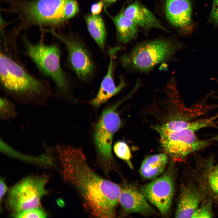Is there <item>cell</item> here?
Here are the masks:
<instances>
[{"instance_id": "obj_6", "label": "cell", "mask_w": 218, "mask_h": 218, "mask_svg": "<svg viewBox=\"0 0 218 218\" xmlns=\"http://www.w3.org/2000/svg\"><path fill=\"white\" fill-rule=\"evenodd\" d=\"M48 180L46 176L28 177L12 187L7 201L13 216L40 207L41 198L48 192L45 189Z\"/></svg>"}, {"instance_id": "obj_15", "label": "cell", "mask_w": 218, "mask_h": 218, "mask_svg": "<svg viewBox=\"0 0 218 218\" xmlns=\"http://www.w3.org/2000/svg\"><path fill=\"white\" fill-rule=\"evenodd\" d=\"M203 198L200 188L191 184L184 187L180 193L175 217L192 218Z\"/></svg>"}, {"instance_id": "obj_20", "label": "cell", "mask_w": 218, "mask_h": 218, "mask_svg": "<svg viewBox=\"0 0 218 218\" xmlns=\"http://www.w3.org/2000/svg\"><path fill=\"white\" fill-rule=\"evenodd\" d=\"M18 115L14 103L6 96L0 99V119L6 121L16 118Z\"/></svg>"}, {"instance_id": "obj_29", "label": "cell", "mask_w": 218, "mask_h": 218, "mask_svg": "<svg viewBox=\"0 0 218 218\" xmlns=\"http://www.w3.org/2000/svg\"><path fill=\"white\" fill-rule=\"evenodd\" d=\"M117 0H103L104 4V10H106L107 7L116 2Z\"/></svg>"}, {"instance_id": "obj_9", "label": "cell", "mask_w": 218, "mask_h": 218, "mask_svg": "<svg viewBox=\"0 0 218 218\" xmlns=\"http://www.w3.org/2000/svg\"><path fill=\"white\" fill-rule=\"evenodd\" d=\"M190 130H183L160 134L162 146L166 154L176 161L208 146L210 140L199 139Z\"/></svg>"}, {"instance_id": "obj_32", "label": "cell", "mask_w": 218, "mask_h": 218, "mask_svg": "<svg viewBox=\"0 0 218 218\" xmlns=\"http://www.w3.org/2000/svg\"><path fill=\"white\" fill-rule=\"evenodd\" d=\"M4 47H5V46H4ZM13 54H14V53H13ZM15 55H16V54H15Z\"/></svg>"}, {"instance_id": "obj_5", "label": "cell", "mask_w": 218, "mask_h": 218, "mask_svg": "<svg viewBox=\"0 0 218 218\" xmlns=\"http://www.w3.org/2000/svg\"><path fill=\"white\" fill-rule=\"evenodd\" d=\"M25 53L44 76L48 78L55 86L54 97H69L70 84L68 77L61 65V51L56 43L46 44L41 40L33 43L26 35L21 36Z\"/></svg>"}, {"instance_id": "obj_13", "label": "cell", "mask_w": 218, "mask_h": 218, "mask_svg": "<svg viewBox=\"0 0 218 218\" xmlns=\"http://www.w3.org/2000/svg\"><path fill=\"white\" fill-rule=\"evenodd\" d=\"M122 11L126 17L146 31L157 29L170 33L153 13L137 0L129 4Z\"/></svg>"}, {"instance_id": "obj_19", "label": "cell", "mask_w": 218, "mask_h": 218, "mask_svg": "<svg viewBox=\"0 0 218 218\" xmlns=\"http://www.w3.org/2000/svg\"><path fill=\"white\" fill-rule=\"evenodd\" d=\"M85 20L88 31L100 48L104 51L107 32L103 20L99 14L88 15Z\"/></svg>"}, {"instance_id": "obj_8", "label": "cell", "mask_w": 218, "mask_h": 218, "mask_svg": "<svg viewBox=\"0 0 218 218\" xmlns=\"http://www.w3.org/2000/svg\"><path fill=\"white\" fill-rule=\"evenodd\" d=\"M62 43L67 51V64L78 78L84 81H89L93 76L94 66L89 51L82 42L71 36L65 35L54 30L46 29Z\"/></svg>"}, {"instance_id": "obj_16", "label": "cell", "mask_w": 218, "mask_h": 218, "mask_svg": "<svg viewBox=\"0 0 218 218\" xmlns=\"http://www.w3.org/2000/svg\"><path fill=\"white\" fill-rule=\"evenodd\" d=\"M104 11L114 24L117 38L120 43L125 45L136 38L139 27L133 21L124 15L122 10L114 16L109 15L107 10Z\"/></svg>"}, {"instance_id": "obj_31", "label": "cell", "mask_w": 218, "mask_h": 218, "mask_svg": "<svg viewBox=\"0 0 218 218\" xmlns=\"http://www.w3.org/2000/svg\"><path fill=\"white\" fill-rule=\"evenodd\" d=\"M3 36V35H2V36ZM3 46H4V45H3ZM16 55H17V54H16Z\"/></svg>"}, {"instance_id": "obj_4", "label": "cell", "mask_w": 218, "mask_h": 218, "mask_svg": "<svg viewBox=\"0 0 218 218\" xmlns=\"http://www.w3.org/2000/svg\"><path fill=\"white\" fill-rule=\"evenodd\" d=\"M184 47V44L173 37L146 41L121 55L120 62L127 70L148 74L160 63L175 61L177 54Z\"/></svg>"}, {"instance_id": "obj_27", "label": "cell", "mask_w": 218, "mask_h": 218, "mask_svg": "<svg viewBox=\"0 0 218 218\" xmlns=\"http://www.w3.org/2000/svg\"><path fill=\"white\" fill-rule=\"evenodd\" d=\"M104 6V4L103 0H100L97 2L93 3L91 5L90 8L91 14L99 15Z\"/></svg>"}, {"instance_id": "obj_22", "label": "cell", "mask_w": 218, "mask_h": 218, "mask_svg": "<svg viewBox=\"0 0 218 218\" xmlns=\"http://www.w3.org/2000/svg\"><path fill=\"white\" fill-rule=\"evenodd\" d=\"M211 201L209 199L204 201L193 213L192 218H208L213 217Z\"/></svg>"}, {"instance_id": "obj_21", "label": "cell", "mask_w": 218, "mask_h": 218, "mask_svg": "<svg viewBox=\"0 0 218 218\" xmlns=\"http://www.w3.org/2000/svg\"><path fill=\"white\" fill-rule=\"evenodd\" d=\"M113 149L115 154L118 157L126 161L129 166L132 167L130 161L131 158L130 151L126 142L123 141H117L114 145Z\"/></svg>"}, {"instance_id": "obj_24", "label": "cell", "mask_w": 218, "mask_h": 218, "mask_svg": "<svg viewBox=\"0 0 218 218\" xmlns=\"http://www.w3.org/2000/svg\"><path fill=\"white\" fill-rule=\"evenodd\" d=\"M46 213L40 207L30 209L22 212L15 217L17 218H45Z\"/></svg>"}, {"instance_id": "obj_12", "label": "cell", "mask_w": 218, "mask_h": 218, "mask_svg": "<svg viewBox=\"0 0 218 218\" xmlns=\"http://www.w3.org/2000/svg\"><path fill=\"white\" fill-rule=\"evenodd\" d=\"M122 49L121 46H118L111 48L109 51V63L106 74L101 81L96 95L90 102L95 107H98L106 102L120 91L126 85L125 78L121 76L119 83L116 85L113 77L114 56Z\"/></svg>"}, {"instance_id": "obj_28", "label": "cell", "mask_w": 218, "mask_h": 218, "mask_svg": "<svg viewBox=\"0 0 218 218\" xmlns=\"http://www.w3.org/2000/svg\"><path fill=\"white\" fill-rule=\"evenodd\" d=\"M8 189V187L4 179L1 177L0 180V202L1 204L2 200L7 192Z\"/></svg>"}, {"instance_id": "obj_7", "label": "cell", "mask_w": 218, "mask_h": 218, "mask_svg": "<svg viewBox=\"0 0 218 218\" xmlns=\"http://www.w3.org/2000/svg\"><path fill=\"white\" fill-rule=\"evenodd\" d=\"M124 99L103 111L94 131V144L97 151L101 159L107 165H111L113 162L111 149L113 139L121 125L117 110Z\"/></svg>"}, {"instance_id": "obj_25", "label": "cell", "mask_w": 218, "mask_h": 218, "mask_svg": "<svg viewBox=\"0 0 218 218\" xmlns=\"http://www.w3.org/2000/svg\"><path fill=\"white\" fill-rule=\"evenodd\" d=\"M79 7L76 0H69L65 9V15L67 21L74 17L79 12Z\"/></svg>"}, {"instance_id": "obj_23", "label": "cell", "mask_w": 218, "mask_h": 218, "mask_svg": "<svg viewBox=\"0 0 218 218\" xmlns=\"http://www.w3.org/2000/svg\"><path fill=\"white\" fill-rule=\"evenodd\" d=\"M207 177L209 187L218 197V165L210 168L207 173Z\"/></svg>"}, {"instance_id": "obj_3", "label": "cell", "mask_w": 218, "mask_h": 218, "mask_svg": "<svg viewBox=\"0 0 218 218\" xmlns=\"http://www.w3.org/2000/svg\"><path fill=\"white\" fill-rule=\"evenodd\" d=\"M69 0H3L8 8L4 10L7 13L18 16L19 22L7 35L16 42L21 31L33 26L43 30L45 28L55 31L68 21L65 9Z\"/></svg>"}, {"instance_id": "obj_18", "label": "cell", "mask_w": 218, "mask_h": 218, "mask_svg": "<svg viewBox=\"0 0 218 218\" xmlns=\"http://www.w3.org/2000/svg\"><path fill=\"white\" fill-rule=\"evenodd\" d=\"M166 154L150 155L146 157L140 166V173L144 178L154 179L162 173L168 163Z\"/></svg>"}, {"instance_id": "obj_1", "label": "cell", "mask_w": 218, "mask_h": 218, "mask_svg": "<svg viewBox=\"0 0 218 218\" xmlns=\"http://www.w3.org/2000/svg\"><path fill=\"white\" fill-rule=\"evenodd\" d=\"M55 150L63 178L78 191L90 214L97 218L115 217L121 188L94 172L80 148L58 144Z\"/></svg>"}, {"instance_id": "obj_14", "label": "cell", "mask_w": 218, "mask_h": 218, "mask_svg": "<svg viewBox=\"0 0 218 218\" xmlns=\"http://www.w3.org/2000/svg\"><path fill=\"white\" fill-rule=\"evenodd\" d=\"M140 192L130 185L121 188L119 202L126 212L150 213L153 209Z\"/></svg>"}, {"instance_id": "obj_30", "label": "cell", "mask_w": 218, "mask_h": 218, "mask_svg": "<svg viewBox=\"0 0 218 218\" xmlns=\"http://www.w3.org/2000/svg\"><path fill=\"white\" fill-rule=\"evenodd\" d=\"M211 140H213L215 141H218V134L213 136Z\"/></svg>"}, {"instance_id": "obj_17", "label": "cell", "mask_w": 218, "mask_h": 218, "mask_svg": "<svg viewBox=\"0 0 218 218\" xmlns=\"http://www.w3.org/2000/svg\"><path fill=\"white\" fill-rule=\"evenodd\" d=\"M216 116L210 118L189 121L185 119H179L170 121L163 124L155 126V129L160 134L168 132L190 130L195 132L202 128L213 126Z\"/></svg>"}, {"instance_id": "obj_2", "label": "cell", "mask_w": 218, "mask_h": 218, "mask_svg": "<svg viewBox=\"0 0 218 218\" xmlns=\"http://www.w3.org/2000/svg\"><path fill=\"white\" fill-rule=\"evenodd\" d=\"M0 54V87L6 96L22 104L42 106L54 97L48 80L29 73L8 49L1 46Z\"/></svg>"}, {"instance_id": "obj_26", "label": "cell", "mask_w": 218, "mask_h": 218, "mask_svg": "<svg viewBox=\"0 0 218 218\" xmlns=\"http://www.w3.org/2000/svg\"><path fill=\"white\" fill-rule=\"evenodd\" d=\"M210 19L214 24L218 25V0H213Z\"/></svg>"}, {"instance_id": "obj_10", "label": "cell", "mask_w": 218, "mask_h": 218, "mask_svg": "<svg viewBox=\"0 0 218 218\" xmlns=\"http://www.w3.org/2000/svg\"><path fill=\"white\" fill-rule=\"evenodd\" d=\"M174 186L172 175L167 172L142 187L141 192L163 215L167 214L172 203Z\"/></svg>"}, {"instance_id": "obj_11", "label": "cell", "mask_w": 218, "mask_h": 218, "mask_svg": "<svg viewBox=\"0 0 218 218\" xmlns=\"http://www.w3.org/2000/svg\"><path fill=\"white\" fill-rule=\"evenodd\" d=\"M164 10L167 21L184 34L191 23L192 5L189 0H164Z\"/></svg>"}]
</instances>
